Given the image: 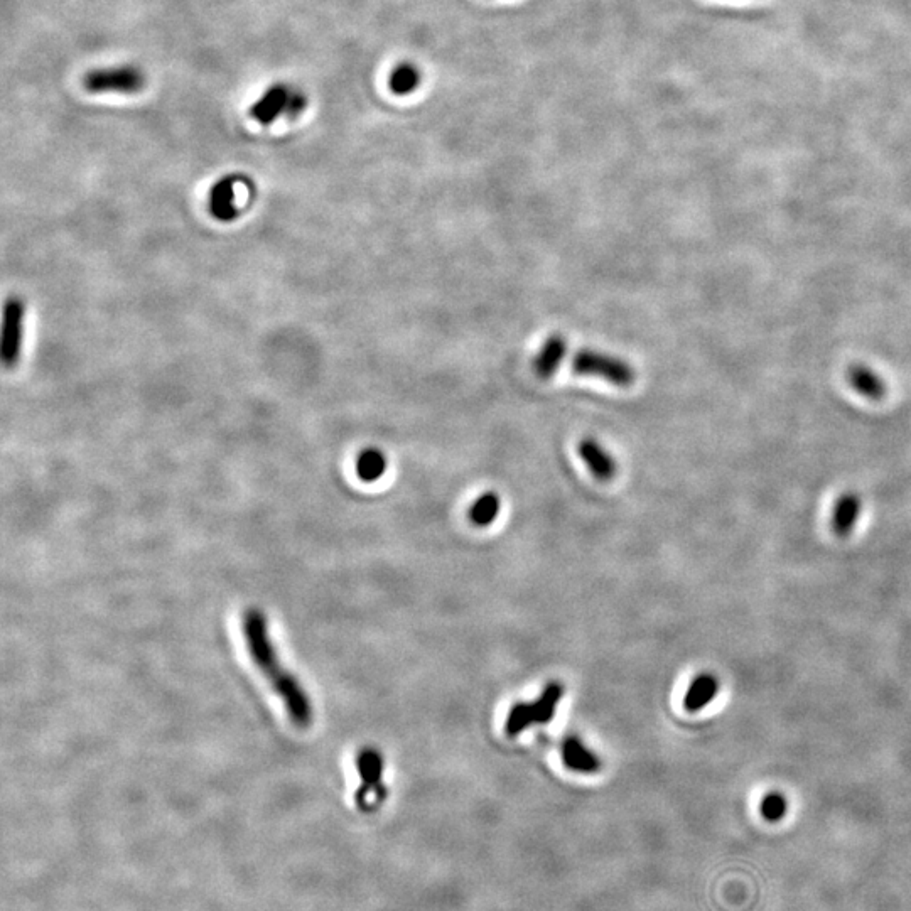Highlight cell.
I'll use <instances>...</instances> for the list:
<instances>
[{
  "label": "cell",
  "instance_id": "obj_1",
  "mask_svg": "<svg viewBox=\"0 0 911 911\" xmlns=\"http://www.w3.org/2000/svg\"><path fill=\"white\" fill-rule=\"evenodd\" d=\"M242 631L248 653L254 660L255 667L272 685L275 694L281 697L289 719L296 724L297 728H309L313 724L314 714L311 699L294 674H291L286 667H282L279 655L275 652L274 643L270 640L267 620L262 615V611H245Z\"/></svg>",
  "mask_w": 911,
  "mask_h": 911
},
{
  "label": "cell",
  "instance_id": "obj_2",
  "mask_svg": "<svg viewBox=\"0 0 911 911\" xmlns=\"http://www.w3.org/2000/svg\"><path fill=\"white\" fill-rule=\"evenodd\" d=\"M562 696H564L562 684L550 682L537 701L532 704L517 702L508 712L507 724H505L508 736H518L534 724L550 723L556 717L557 707L561 704Z\"/></svg>",
  "mask_w": 911,
  "mask_h": 911
},
{
  "label": "cell",
  "instance_id": "obj_3",
  "mask_svg": "<svg viewBox=\"0 0 911 911\" xmlns=\"http://www.w3.org/2000/svg\"><path fill=\"white\" fill-rule=\"evenodd\" d=\"M572 368L577 375L603 378L616 387H630L637 377L630 363L593 350H581L576 353L572 360Z\"/></svg>",
  "mask_w": 911,
  "mask_h": 911
},
{
  "label": "cell",
  "instance_id": "obj_4",
  "mask_svg": "<svg viewBox=\"0 0 911 911\" xmlns=\"http://www.w3.org/2000/svg\"><path fill=\"white\" fill-rule=\"evenodd\" d=\"M146 87V76L137 66L124 65L88 71L83 88L88 93H139Z\"/></svg>",
  "mask_w": 911,
  "mask_h": 911
},
{
  "label": "cell",
  "instance_id": "obj_5",
  "mask_svg": "<svg viewBox=\"0 0 911 911\" xmlns=\"http://www.w3.org/2000/svg\"><path fill=\"white\" fill-rule=\"evenodd\" d=\"M362 785L356 790V805L362 812H372L385 800L387 790L383 785V758L377 750L365 748L356 758Z\"/></svg>",
  "mask_w": 911,
  "mask_h": 911
},
{
  "label": "cell",
  "instance_id": "obj_6",
  "mask_svg": "<svg viewBox=\"0 0 911 911\" xmlns=\"http://www.w3.org/2000/svg\"><path fill=\"white\" fill-rule=\"evenodd\" d=\"M22 318H24L22 302L19 299L7 301L4 316H2V338H0V358L6 367H14L21 356Z\"/></svg>",
  "mask_w": 911,
  "mask_h": 911
},
{
  "label": "cell",
  "instance_id": "obj_7",
  "mask_svg": "<svg viewBox=\"0 0 911 911\" xmlns=\"http://www.w3.org/2000/svg\"><path fill=\"white\" fill-rule=\"evenodd\" d=\"M292 90L287 85L277 83L265 90L264 95L252 103L250 117L260 125H272L281 115L286 114L291 102Z\"/></svg>",
  "mask_w": 911,
  "mask_h": 911
},
{
  "label": "cell",
  "instance_id": "obj_8",
  "mask_svg": "<svg viewBox=\"0 0 911 911\" xmlns=\"http://www.w3.org/2000/svg\"><path fill=\"white\" fill-rule=\"evenodd\" d=\"M861 507H863V502L858 493L847 491L837 498L834 510H832V530L837 537L846 539L854 532L859 515H861Z\"/></svg>",
  "mask_w": 911,
  "mask_h": 911
},
{
  "label": "cell",
  "instance_id": "obj_9",
  "mask_svg": "<svg viewBox=\"0 0 911 911\" xmlns=\"http://www.w3.org/2000/svg\"><path fill=\"white\" fill-rule=\"evenodd\" d=\"M562 760L569 770L576 771V773L591 775V773L601 770V760L598 755L589 750L588 746L576 736L564 739Z\"/></svg>",
  "mask_w": 911,
  "mask_h": 911
},
{
  "label": "cell",
  "instance_id": "obj_10",
  "mask_svg": "<svg viewBox=\"0 0 911 911\" xmlns=\"http://www.w3.org/2000/svg\"><path fill=\"white\" fill-rule=\"evenodd\" d=\"M579 456L583 459L589 471L593 473L594 478L599 481H608L616 475V463L606 449L594 441V439H584L579 443Z\"/></svg>",
  "mask_w": 911,
  "mask_h": 911
},
{
  "label": "cell",
  "instance_id": "obj_11",
  "mask_svg": "<svg viewBox=\"0 0 911 911\" xmlns=\"http://www.w3.org/2000/svg\"><path fill=\"white\" fill-rule=\"evenodd\" d=\"M847 380L852 389L869 400H881L886 395V383L873 368L863 363H854L847 368Z\"/></svg>",
  "mask_w": 911,
  "mask_h": 911
},
{
  "label": "cell",
  "instance_id": "obj_12",
  "mask_svg": "<svg viewBox=\"0 0 911 911\" xmlns=\"http://www.w3.org/2000/svg\"><path fill=\"white\" fill-rule=\"evenodd\" d=\"M567 353V343L561 335H552L545 341L535 356L534 372L542 380L552 377L561 367L562 360Z\"/></svg>",
  "mask_w": 911,
  "mask_h": 911
},
{
  "label": "cell",
  "instance_id": "obj_13",
  "mask_svg": "<svg viewBox=\"0 0 911 911\" xmlns=\"http://www.w3.org/2000/svg\"><path fill=\"white\" fill-rule=\"evenodd\" d=\"M719 687H721V684H719V679H717L716 675L709 674V672L697 675L696 679L692 680V684L689 685L687 692H685V711H702L719 694Z\"/></svg>",
  "mask_w": 911,
  "mask_h": 911
},
{
  "label": "cell",
  "instance_id": "obj_14",
  "mask_svg": "<svg viewBox=\"0 0 911 911\" xmlns=\"http://www.w3.org/2000/svg\"><path fill=\"white\" fill-rule=\"evenodd\" d=\"M235 181H237V178L228 176V178L220 179L211 189V213L222 222H230L237 216V208H235V203H233V200H235V189H233Z\"/></svg>",
  "mask_w": 911,
  "mask_h": 911
},
{
  "label": "cell",
  "instance_id": "obj_15",
  "mask_svg": "<svg viewBox=\"0 0 911 911\" xmlns=\"http://www.w3.org/2000/svg\"><path fill=\"white\" fill-rule=\"evenodd\" d=\"M422 73L414 63H400L389 76V88L397 97H407L421 87Z\"/></svg>",
  "mask_w": 911,
  "mask_h": 911
},
{
  "label": "cell",
  "instance_id": "obj_16",
  "mask_svg": "<svg viewBox=\"0 0 911 911\" xmlns=\"http://www.w3.org/2000/svg\"><path fill=\"white\" fill-rule=\"evenodd\" d=\"M500 508H502V502L498 495L485 493L469 508V520L475 523L476 527H488L495 522Z\"/></svg>",
  "mask_w": 911,
  "mask_h": 911
},
{
  "label": "cell",
  "instance_id": "obj_17",
  "mask_svg": "<svg viewBox=\"0 0 911 911\" xmlns=\"http://www.w3.org/2000/svg\"><path fill=\"white\" fill-rule=\"evenodd\" d=\"M385 469H387V459L383 456L382 451H378V449L363 451L360 454V458H358V463H356L358 476L363 481H367V483L380 480L383 473H385Z\"/></svg>",
  "mask_w": 911,
  "mask_h": 911
},
{
  "label": "cell",
  "instance_id": "obj_18",
  "mask_svg": "<svg viewBox=\"0 0 911 911\" xmlns=\"http://www.w3.org/2000/svg\"><path fill=\"white\" fill-rule=\"evenodd\" d=\"M761 815L768 822H780L787 815V797L780 792L766 793L760 805Z\"/></svg>",
  "mask_w": 911,
  "mask_h": 911
},
{
  "label": "cell",
  "instance_id": "obj_19",
  "mask_svg": "<svg viewBox=\"0 0 911 911\" xmlns=\"http://www.w3.org/2000/svg\"><path fill=\"white\" fill-rule=\"evenodd\" d=\"M308 107V98L306 95L301 92H294L292 90L291 102H289V107H287L286 115L289 119H296L299 115L306 110Z\"/></svg>",
  "mask_w": 911,
  "mask_h": 911
}]
</instances>
